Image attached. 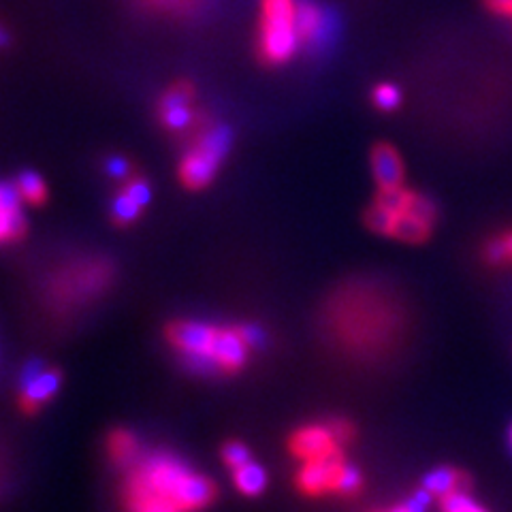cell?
Listing matches in <instances>:
<instances>
[{
  "label": "cell",
  "mask_w": 512,
  "mask_h": 512,
  "mask_svg": "<svg viewBox=\"0 0 512 512\" xmlns=\"http://www.w3.org/2000/svg\"><path fill=\"white\" fill-rule=\"evenodd\" d=\"M216 498L218 487L210 476L167 451L141 453L126 468L120 487L124 512H205Z\"/></svg>",
  "instance_id": "1"
},
{
  "label": "cell",
  "mask_w": 512,
  "mask_h": 512,
  "mask_svg": "<svg viewBox=\"0 0 512 512\" xmlns=\"http://www.w3.org/2000/svg\"><path fill=\"white\" fill-rule=\"evenodd\" d=\"M167 342L201 374H239L252 352L267 342L259 325H212L201 320H178L167 327Z\"/></svg>",
  "instance_id": "2"
},
{
  "label": "cell",
  "mask_w": 512,
  "mask_h": 512,
  "mask_svg": "<svg viewBox=\"0 0 512 512\" xmlns=\"http://www.w3.org/2000/svg\"><path fill=\"white\" fill-rule=\"evenodd\" d=\"M299 0H261L256 54L267 67H282L301 50L297 30Z\"/></svg>",
  "instance_id": "3"
},
{
  "label": "cell",
  "mask_w": 512,
  "mask_h": 512,
  "mask_svg": "<svg viewBox=\"0 0 512 512\" xmlns=\"http://www.w3.org/2000/svg\"><path fill=\"white\" fill-rule=\"evenodd\" d=\"M233 133L227 126H207L192 139L178 163V180L186 190H203L210 186L227 158Z\"/></svg>",
  "instance_id": "4"
},
{
  "label": "cell",
  "mask_w": 512,
  "mask_h": 512,
  "mask_svg": "<svg viewBox=\"0 0 512 512\" xmlns=\"http://www.w3.org/2000/svg\"><path fill=\"white\" fill-rule=\"evenodd\" d=\"M295 485L308 498H323V495L352 498L361 491L363 476L359 468L350 466L344 455H335L301 463L295 474Z\"/></svg>",
  "instance_id": "5"
},
{
  "label": "cell",
  "mask_w": 512,
  "mask_h": 512,
  "mask_svg": "<svg viewBox=\"0 0 512 512\" xmlns=\"http://www.w3.org/2000/svg\"><path fill=\"white\" fill-rule=\"evenodd\" d=\"M156 116L160 126L169 133L182 135L190 131L197 120L195 111V88L188 82H178L160 94L156 105Z\"/></svg>",
  "instance_id": "6"
},
{
  "label": "cell",
  "mask_w": 512,
  "mask_h": 512,
  "mask_svg": "<svg viewBox=\"0 0 512 512\" xmlns=\"http://www.w3.org/2000/svg\"><path fill=\"white\" fill-rule=\"evenodd\" d=\"M342 448L344 444L335 436L331 421L303 425L295 429L291 440H288V451L301 463L342 455Z\"/></svg>",
  "instance_id": "7"
},
{
  "label": "cell",
  "mask_w": 512,
  "mask_h": 512,
  "mask_svg": "<svg viewBox=\"0 0 512 512\" xmlns=\"http://www.w3.org/2000/svg\"><path fill=\"white\" fill-rule=\"evenodd\" d=\"M297 30L301 47L310 50H325V47L338 35V18L314 0H299Z\"/></svg>",
  "instance_id": "8"
},
{
  "label": "cell",
  "mask_w": 512,
  "mask_h": 512,
  "mask_svg": "<svg viewBox=\"0 0 512 512\" xmlns=\"http://www.w3.org/2000/svg\"><path fill=\"white\" fill-rule=\"evenodd\" d=\"M60 384H62V376L58 370H52V367H41V365H30L22 380V391L18 399L20 410L26 414L41 412L43 406L58 393Z\"/></svg>",
  "instance_id": "9"
},
{
  "label": "cell",
  "mask_w": 512,
  "mask_h": 512,
  "mask_svg": "<svg viewBox=\"0 0 512 512\" xmlns=\"http://www.w3.org/2000/svg\"><path fill=\"white\" fill-rule=\"evenodd\" d=\"M22 195L15 182H0V244L22 242L28 220L22 212Z\"/></svg>",
  "instance_id": "10"
},
{
  "label": "cell",
  "mask_w": 512,
  "mask_h": 512,
  "mask_svg": "<svg viewBox=\"0 0 512 512\" xmlns=\"http://www.w3.org/2000/svg\"><path fill=\"white\" fill-rule=\"evenodd\" d=\"M370 167L378 188H399L406 184V165L387 141H378L370 154Z\"/></svg>",
  "instance_id": "11"
},
{
  "label": "cell",
  "mask_w": 512,
  "mask_h": 512,
  "mask_svg": "<svg viewBox=\"0 0 512 512\" xmlns=\"http://www.w3.org/2000/svg\"><path fill=\"white\" fill-rule=\"evenodd\" d=\"M105 451H107V457L111 463H116V466L126 470L128 466H133V463L139 459L141 446L131 429H114L107 436Z\"/></svg>",
  "instance_id": "12"
},
{
  "label": "cell",
  "mask_w": 512,
  "mask_h": 512,
  "mask_svg": "<svg viewBox=\"0 0 512 512\" xmlns=\"http://www.w3.org/2000/svg\"><path fill=\"white\" fill-rule=\"evenodd\" d=\"M470 487H472L470 478L455 468H436L431 470L423 480V489L429 491L438 500L459 491H470Z\"/></svg>",
  "instance_id": "13"
},
{
  "label": "cell",
  "mask_w": 512,
  "mask_h": 512,
  "mask_svg": "<svg viewBox=\"0 0 512 512\" xmlns=\"http://www.w3.org/2000/svg\"><path fill=\"white\" fill-rule=\"evenodd\" d=\"M233 487L246 495V498H259V495L267 489V472L259 461L250 459L244 466L231 470Z\"/></svg>",
  "instance_id": "14"
},
{
  "label": "cell",
  "mask_w": 512,
  "mask_h": 512,
  "mask_svg": "<svg viewBox=\"0 0 512 512\" xmlns=\"http://www.w3.org/2000/svg\"><path fill=\"white\" fill-rule=\"evenodd\" d=\"M431 231H434V224H429L406 212L397 216L393 239H399V242H406V244H423L429 239Z\"/></svg>",
  "instance_id": "15"
},
{
  "label": "cell",
  "mask_w": 512,
  "mask_h": 512,
  "mask_svg": "<svg viewBox=\"0 0 512 512\" xmlns=\"http://www.w3.org/2000/svg\"><path fill=\"white\" fill-rule=\"evenodd\" d=\"M143 212H146V205L128 195L126 190L118 188L114 199H111V220H114V224H118V227H131Z\"/></svg>",
  "instance_id": "16"
},
{
  "label": "cell",
  "mask_w": 512,
  "mask_h": 512,
  "mask_svg": "<svg viewBox=\"0 0 512 512\" xmlns=\"http://www.w3.org/2000/svg\"><path fill=\"white\" fill-rule=\"evenodd\" d=\"M13 182L20 190L24 205L41 207V205L47 203V199H50V190H47L45 180L41 178L37 171H22Z\"/></svg>",
  "instance_id": "17"
},
{
  "label": "cell",
  "mask_w": 512,
  "mask_h": 512,
  "mask_svg": "<svg viewBox=\"0 0 512 512\" xmlns=\"http://www.w3.org/2000/svg\"><path fill=\"white\" fill-rule=\"evenodd\" d=\"M397 216H399V214L391 212L389 207H384V205H380V203L374 201V203L365 210L363 220H365V224H367V229H370L372 233L382 235V237H393L395 224H397Z\"/></svg>",
  "instance_id": "18"
},
{
  "label": "cell",
  "mask_w": 512,
  "mask_h": 512,
  "mask_svg": "<svg viewBox=\"0 0 512 512\" xmlns=\"http://www.w3.org/2000/svg\"><path fill=\"white\" fill-rule=\"evenodd\" d=\"M483 259L495 267L512 265V229L489 239L483 248Z\"/></svg>",
  "instance_id": "19"
},
{
  "label": "cell",
  "mask_w": 512,
  "mask_h": 512,
  "mask_svg": "<svg viewBox=\"0 0 512 512\" xmlns=\"http://www.w3.org/2000/svg\"><path fill=\"white\" fill-rule=\"evenodd\" d=\"M139 3L160 15H190L199 11L205 0H139Z\"/></svg>",
  "instance_id": "20"
},
{
  "label": "cell",
  "mask_w": 512,
  "mask_h": 512,
  "mask_svg": "<svg viewBox=\"0 0 512 512\" xmlns=\"http://www.w3.org/2000/svg\"><path fill=\"white\" fill-rule=\"evenodd\" d=\"M402 101H404L402 90L391 82H382L372 90V103L378 111H382V114H391V111L399 109Z\"/></svg>",
  "instance_id": "21"
},
{
  "label": "cell",
  "mask_w": 512,
  "mask_h": 512,
  "mask_svg": "<svg viewBox=\"0 0 512 512\" xmlns=\"http://www.w3.org/2000/svg\"><path fill=\"white\" fill-rule=\"evenodd\" d=\"M442 512H487L483 506L472 500L470 491H459L453 495H446L440 500Z\"/></svg>",
  "instance_id": "22"
},
{
  "label": "cell",
  "mask_w": 512,
  "mask_h": 512,
  "mask_svg": "<svg viewBox=\"0 0 512 512\" xmlns=\"http://www.w3.org/2000/svg\"><path fill=\"white\" fill-rule=\"evenodd\" d=\"M250 459H254L250 448L242 442H229L222 446V461H224V466L229 468V472L239 466H244V463H248Z\"/></svg>",
  "instance_id": "23"
},
{
  "label": "cell",
  "mask_w": 512,
  "mask_h": 512,
  "mask_svg": "<svg viewBox=\"0 0 512 512\" xmlns=\"http://www.w3.org/2000/svg\"><path fill=\"white\" fill-rule=\"evenodd\" d=\"M431 498H434V495H431V493L425 491V489H421V491H416V493L412 495V498H408L406 502L397 504V506H393V508H389V510H384V512H427Z\"/></svg>",
  "instance_id": "24"
},
{
  "label": "cell",
  "mask_w": 512,
  "mask_h": 512,
  "mask_svg": "<svg viewBox=\"0 0 512 512\" xmlns=\"http://www.w3.org/2000/svg\"><path fill=\"white\" fill-rule=\"evenodd\" d=\"M105 169H107V173L111 175V178H116L118 182L126 180L128 175L133 173V171H131V165H128L126 160H124V158H120V156L109 158V160H107V165H105Z\"/></svg>",
  "instance_id": "25"
},
{
  "label": "cell",
  "mask_w": 512,
  "mask_h": 512,
  "mask_svg": "<svg viewBox=\"0 0 512 512\" xmlns=\"http://www.w3.org/2000/svg\"><path fill=\"white\" fill-rule=\"evenodd\" d=\"M483 5L495 18L512 20V0H483Z\"/></svg>",
  "instance_id": "26"
},
{
  "label": "cell",
  "mask_w": 512,
  "mask_h": 512,
  "mask_svg": "<svg viewBox=\"0 0 512 512\" xmlns=\"http://www.w3.org/2000/svg\"><path fill=\"white\" fill-rule=\"evenodd\" d=\"M331 427L335 431V436L340 438V442L346 446L350 444L352 440H355V427H352V423L344 421V419H333L331 421Z\"/></svg>",
  "instance_id": "27"
},
{
  "label": "cell",
  "mask_w": 512,
  "mask_h": 512,
  "mask_svg": "<svg viewBox=\"0 0 512 512\" xmlns=\"http://www.w3.org/2000/svg\"><path fill=\"white\" fill-rule=\"evenodd\" d=\"M9 45V30L0 24V47H7Z\"/></svg>",
  "instance_id": "28"
},
{
  "label": "cell",
  "mask_w": 512,
  "mask_h": 512,
  "mask_svg": "<svg viewBox=\"0 0 512 512\" xmlns=\"http://www.w3.org/2000/svg\"><path fill=\"white\" fill-rule=\"evenodd\" d=\"M510 448H512V427H510Z\"/></svg>",
  "instance_id": "29"
},
{
  "label": "cell",
  "mask_w": 512,
  "mask_h": 512,
  "mask_svg": "<svg viewBox=\"0 0 512 512\" xmlns=\"http://www.w3.org/2000/svg\"><path fill=\"white\" fill-rule=\"evenodd\" d=\"M376 512H384V510H376Z\"/></svg>",
  "instance_id": "30"
}]
</instances>
